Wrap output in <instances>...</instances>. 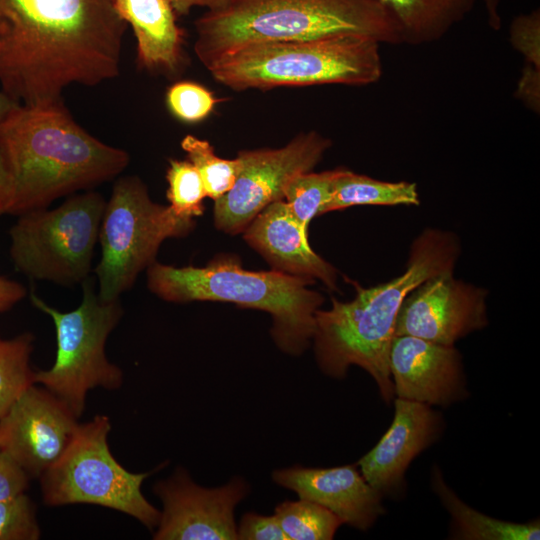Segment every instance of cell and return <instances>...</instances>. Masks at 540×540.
<instances>
[{"instance_id": "obj_34", "label": "cell", "mask_w": 540, "mask_h": 540, "mask_svg": "<svg viewBox=\"0 0 540 540\" xmlns=\"http://www.w3.org/2000/svg\"><path fill=\"white\" fill-rule=\"evenodd\" d=\"M540 69L527 64L516 90L517 97L534 112L539 111Z\"/></svg>"}, {"instance_id": "obj_27", "label": "cell", "mask_w": 540, "mask_h": 540, "mask_svg": "<svg viewBox=\"0 0 540 540\" xmlns=\"http://www.w3.org/2000/svg\"><path fill=\"white\" fill-rule=\"evenodd\" d=\"M166 180L169 206L177 215L192 219L202 215V201L207 194L198 170L190 161L170 159Z\"/></svg>"}, {"instance_id": "obj_11", "label": "cell", "mask_w": 540, "mask_h": 540, "mask_svg": "<svg viewBox=\"0 0 540 540\" xmlns=\"http://www.w3.org/2000/svg\"><path fill=\"white\" fill-rule=\"evenodd\" d=\"M331 144L320 133L309 131L280 148L239 151L241 167L235 184L214 201L215 226L229 234L242 232L267 205L283 200L288 182L312 171Z\"/></svg>"}, {"instance_id": "obj_16", "label": "cell", "mask_w": 540, "mask_h": 540, "mask_svg": "<svg viewBox=\"0 0 540 540\" xmlns=\"http://www.w3.org/2000/svg\"><path fill=\"white\" fill-rule=\"evenodd\" d=\"M278 485L294 491L300 499L317 503L342 523L368 529L385 512L382 493L372 487L356 465L305 468L299 465L273 472Z\"/></svg>"}, {"instance_id": "obj_32", "label": "cell", "mask_w": 540, "mask_h": 540, "mask_svg": "<svg viewBox=\"0 0 540 540\" xmlns=\"http://www.w3.org/2000/svg\"><path fill=\"white\" fill-rule=\"evenodd\" d=\"M30 478L12 457L0 449V501L24 494Z\"/></svg>"}, {"instance_id": "obj_29", "label": "cell", "mask_w": 540, "mask_h": 540, "mask_svg": "<svg viewBox=\"0 0 540 540\" xmlns=\"http://www.w3.org/2000/svg\"><path fill=\"white\" fill-rule=\"evenodd\" d=\"M39 537L36 506L25 493L0 501V540H37Z\"/></svg>"}, {"instance_id": "obj_17", "label": "cell", "mask_w": 540, "mask_h": 540, "mask_svg": "<svg viewBox=\"0 0 540 540\" xmlns=\"http://www.w3.org/2000/svg\"><path fill=\"white\" fill-rule=\"evenodd\" d=\"M394 406L389 429L358 461L362 476L382 495L401 488L409 464L437 439L442 425L428 404L397 398Z\"/></svg>"}, {"instance_id": "obj_7", "label": "cell", "mask_w": 540, "mask_h": 540, "mask_svg": "<svg viewBox=\"0 0 540 540\" xmlns=\"http://www.w3.org/2000/svg\"><path fill=\"white\" fill-rule=\"evenodd\" d=\"M95 278L82 284V300L77 308L61 312L32 293V304L47 314L56 331V358L48 370L35 371V384L64 401L79 418L85 410L87 393L96 387L116 390L123 384L121 369L105 354V344L124 310L119 299L102 301Z\"/></svg>"}, {"instance_id": "obj_31", "label": "cell", "mask_w": 540, "mask_h": 540, "mask_svg": "<svg viewBox=\"0 0 540 540\" xmlns=\"http://www.w3.org/2000/svg\"><path fill=\"white\" fill-rule=\"evenodd\" d=\"M237 537L241 540H287L277 517L245 513L237 526Z\"/></svg>"}, {"instance_id": "obj_38", "label": "cell", "mask_w": 540, "mask_h": 540, "mask_svg": "<svg viewBox=\"0 0 540 540\" xmlns=\"http://www.w3.org/2000/svg\"><path fill=\"white\" fill-rule=\"evenodd\" d=\"M21 103L14 100L4 91H0V125L6 120L10 113Z\"/></svg>"}, {"instance_id": "obj_25", "label": "cell", "mask_w": 540, "mask_h": 540, "mask_svg": "<svg viewBox=\"0 0 540 540\" xmlns=\"http://www.w3.org/2000/svg\"><path fill=\"white\" fill-rule=\"evenodd\" d=\"M181 148L198 170L207 197L214 201L226 194L235 184L241 163L235 159H223L215 154L214 148L207 140L186 135L181 141Z\"/></svg>"}, {"instance_id": "obj_28", "label": "cell", "mask_w": 540, "mask_h": 540, "mask_svg": "<svg viewBox=\"0 0 540 540\" xmlns=\"http://www.w3.org/2000/svg\"><path fill=\"white\" fill-rule=\"evenodd\" d=\"M219 101L211 91L192 81H179L166 92L170 113L185 123H197L208 117Z\"/></svg>"}, {"instance_id": "obj_24", "label": "cell", "mask_w": 540, "mask_h": 540, "mask_svg": "<svg viewBox=\"0 0 540 540\" xmlns=\"http://www.w3.org/2000/svg\"><path fill=\"white\" fill-rule=\"evenodd\" d=\"M274 515L287 540H330L343 524L328 509L300 498L278 504Z\"/></svg>"}, {"instance_id": "obj_19", "label": "cell", "mask_w": 540, "mask_h": 540, "mask_svg": "<svg viewBox=\"0 0 540 540\" xmlns=\"http://www.w3.org/2000/svg\"><path fill=\"white\" fill-rule=\"evenodd\" d=\"M137 41V61L147 70L173 73L183 61V31L171 0H114Z\"/></svg>"}, {"instance_id": "obj_37", "label": "cell", "mask_w": 540, "mask_h": 540, "mask_svg": "<svg viewBox=\"0 0 540 540\" xmlns=\"http://www.w3.org/2000/svg\"><path fill=\"white\" fill-rule=\"evenodd\" d=\"M483 2L489 26L494 30H498L501 26V17L499 14L500 0H483Z\"/></svg>"}, {"instance_id": "obj_15", "label": "cell", "mask_w": 540, "mask_h": 540, "mask_svg": "<svg viewBox=\"0 0 540 540\" xmlns=\"http://www.w3.org/2000/svg\"><path fill=\"white\" fill-rule=\"evenodd\" d=\"M388 361L397 398L448 405L466 393L461 355L454 345L397 335Z\"/></svg>"}, {"instance_id": "obj_12", "label": "cell", "mask_w": 540, "mask_h": 540, "mask_svg": "<svg viewBox=\"0 0 540 540\" xmlns=\"http://www.w3.org/2000/svg\"><path fill=\"white\" fill-rule=\"evenodd\" d=\"M77 419L64 401L33 384L0 418V449L40 478L70 446Z\"/></svg>"}, {"instance_id": "obj_4", "label": "cell", "mask_w": 540, "mask_h": 540, "mask_svg": "<svg viewBox=\"0 0 540 540\" xmlns=\"http://www.w3.org/2000/svg\"><path fill=\"white\" fill-rule=\"evenodd\" d=\"M194 52L207 69L250 43L356 34L401 45L400 30L379 0H233L196 19Z\"/></svg>"}, {"instance_id": "obj_8", "label": "cell", "mask_w": 540, "mask_h": 540, "mask_svg": "<svg viewBox=\"0 0 540 540\" xmlns=\"http://www.w3.org/2000/svg\"><path fill=\"white\" fill-rule=\"evenodd\" d=\"M194 226V219L153 202L138 176L119 177L99 229L101 259L94 270L98 297L106 302L119 299L139 273L155 262L163 241L185 237Z\"/></svg>"}, {"instance_id": "obj_3", "label": "cell", "mask_w": 540, "mask_h": 540, "mask_svg": "<svg viewBox=\"0 0 540 540\" xmlns=\"http://www.w3.org/2000/svg\"><path fill=\"white\" fill-rule=\"evenodd\" d=\"M17 178L10 215L47 208L58 198L116 178L129 154L80 126L63 100L16 107L0 125Z\"/></svg>"}, {"instance_id": "obj_35", "label": "cell", "mask_w": 540, "mask_h": 540, "mask_svg": "<svg viewBox=\"0 0 540 540\" xmlns=\"http://www.w3.org/2000/svg\"><path fill=\"white\" fill-rule=\"evenodd\" d=\"M26 296L27 290L23 284L5 276H0V313L11 310Z\"/></svg>"}, {"instance_id": "obj_21", "label": "cell", "mask_w": 540, "mask_h": 540, "mask_svg": "<svg viewBox=\"0 0 540 540\" xmlns=\"http://www.w3.org/2000/svg\"><path fill=\"white\" fill-rule=\"evenodd\" d=\"M433 490L450 513L454 538L472 540H532L540 538L538 520L512 523L484 515L463 503L445 484L438 470L433 471Z\"/></svg>"}, {"instance_id": "obj_33", "label": "cell", "mask_w": 540, "mask_h": 540, "mask_svg": "<svg viewBox=\"0 0 540 540\" xmlns=\"http://www.w3.org/2000/svg\"><path fill=\"white\" fill-rule=\"evenodd\" d=\"M17 178L14 161L6 142L0 137V215L11 214L15 203Z\"/></svg>"}, {"instance_id": "obj_2", "label": "cell", "mask_w": 540, "mask_h": 540, "mask_svg": "<svg viewBox=\"0 0 540 540\" xmlns=\"http://www.w3.org/2000/svg\"><path fill=\"white\" fill-rule=\"evenodd\" d=\"M459 254V240L453 233L425 229L413 241L402 274L369 288L354 283L356 295L351 301L333 298L329 310L318 309L312 340L320 370L341 379L349 366L357 365L372 376L384 401L393 400L388 359L402 302L423 281L453 272Z\"/></svg>"}, {"instance_id": "obj_14", "label": "cell", "mask_w": 540, "mask_h": 540, "mask_svg": "<svg viewBox=\"0 0 540 540\" xmlns=\"http://www.w3.org/2000/svg\"><path fill=\"white\" fill-rule=\"evenodd\" d=\"M487 291L455 279L453 272L435 275L414 288L400 307L394 336L409 335L454 345L487 326Z\"/></svg>"}, {"instance_id": "obj_13", "label": "cell", "mask_w": 540, "mask_h": 540, "mask_svg": "<svg viewBox=\"0 0 540 540\" xmlns=\"http://www.w3.org/2000/svg\"><path fill=\"white\" fill-rule=\"evenodd\" d=\"M160 498L161 512L156 540H235L234 510L248 494L241 478L218 488L197 485L183 468L153 488Z\"/></svg>"}, {"instance_id": "obj_23", "label": "cell", "mask_w": 540, "mask_h": 540, "mask_svg": "<svg viewBox=\"0 0 540 540\" xmlns=\"http://www.w3.org/2000/svg\"><path fill=\"white\" fill-rule=\"evenodd\" d=\"M34 335L21 333L11 339L0 336V418L33 384L35 371L30 366Z\"/></svg>"}, {"instance_id": "obj_26", "label": "cell", "mask_w": 540, "mask_h": 540, "mask_svg": "<svg viewBox=\"0 0 540 540\" xmlns=\"http://www.w3.org/2000/svg\"><path fill=\"white\" fill-rule=\"evenodd\" d=\"M342 168L314 173L312 171L293 177L285 187L284 201L295 218L308 230L310 221L323 214L335 178Z\"/></svg>"}, {"instance_id": "obj_1", "label": "cell", "mask_w": 540, "mask_h": 540, "mask_svg": "<svg viewBox=\"0 0 540 540\" xmlns=\"http://www.w3.org/2000/svg\"><path fill=\"white\" fill-rule=\"evenodd\" d=\"M127 24L114 0H0V84L24 105L120 74Z\"/></svg>"}, {"instance_id": "obj_30", "label": "cell", "mask_w": 540, "mask_h": 540, "mask_svg": "<svg viewBox=\"0 0 540 540\" xmlns=\"http://www.w3.org/2000/svg\"><path fill=\"white\" fill-rule=\"evenodd\" d=\"M511 45L521 52L527 64L540 69V12L516 16L509 29Z\"/></svg>"}, {"instance_id": "obj_5", "label": "cell", "mask_w": 540, "mask_h": 540, "mask_svg": "<svg viewBox=\"0 0 540 540\" xmlns=\"http://www.w3.org/2000/svg\"><path fill=\"white\" fill-rule=\"evenodd\" d=\"M146 270L148 289L164 301L232 302L268 312L272 338L285 353L299 355L313 339L315 314L324 299L308 288L312 278L246 270L231 255L218 256L205 267L178 268L155 261Z\"/></svg>"}, {"instance_id": "obj_18", "label": "cell", "mask_w": 540, "mask_h": 540, "mask_svg": "<svg viewBox=\"0 0 540 540\" xmlns=\"http://www.w3.org/2000/svg\"><path fill=\"white\" fill-rule=\"evenodd\" d=\"M243 231L245 241L275 270L319 279L329 289H337L336 269L312 250L308 230L284 200L267 205Z\"/></svg>"}, {"instance_id": "obj_20", "label": "cell", "mask_w": 540, "mask_h": 540, "mask_svg": "<svg viewBox=\"0 0 540 540\" xmlns=\"http://www.w3.org/2000/svg\"><path fill=\"white\" fill-rule=\"evenodd\" d=\"M394 18L402 44L442 39L473 11L476 0H379Z\"/></svg>"}, {"instance_id": "obj_36", "label": "cell", "mask_w": 540, "mask_h": 540, "mask_svg": "<svg viewBox=\"0 0 540 540\" xmlns=\"http://www.w3.org/2000/svg\"><path fill=\"white\" fill-rule=\"evenodd\" d=\"M233 0H171L177 15H187L194 7H204L215 11L226 7Z\"/></svg>"}, {"instance_id": "obj_22", "label": "cell", "mask_w": 540, "mask_h": 540, "mask_svg": "<svg viewBox=\"0 0 540 540\" xmlns=\"http://www.w3.org/2000/svg\"><path fill=\"white\" fill-rule=\"evenodd\" d=\"M417 185L413 182H387L356 174L342 168L335 178L331 197L323 214L352 206L419 205Z\"/></svg>"}, {"instance_id": "obj_6", "label": "cell", "mask_w": 540, "mask_h": 540, "mask_svg": "<svg viewBox=\"0 0 540 540\" xmlns=\"http://www.w3.org/2000/svg\"><path fill=\"white\" fill-rule=\"evenodd\" d=\"M380 43L342 34L309 40L250 43L211 64L218 83L234 91L323 84L365 86L382 76Z\"/></svg>"}, {"instance_id": "obj_9", "label": "cell", "mask_w": 540, "mask_h": 540, "mask_svg": "<svg viewBox=\"0 0 540 540\" xmlns=\"http://www.w3.org/2000/svg\"><path fill=\"white\" fill-rule=\"evenodd\" d=\"M105 205L103 195L91 189L67 196L56 208L18 215L9 230L15 269L63 286L82 283L91 271Z\"/></svg>"}, {"instance_id": "obj_10", "label": "cell", "mask_w": 540, "mask_h": 540, "mask_svg": "<svg viewBox=\"0 0 540 540\" xmlns=\"http://www.w3.org/2000/svg\"><path fill=\"white\" fill-rule=\"evenodd\" d=\"M110 430V419L105 415L80 424L63 456L40 477L43 501L49 506L93 504L111 508L153 530L161 512L141 491L152 471L126 470L110 451Z\"/></svg>"}]
</instances>
